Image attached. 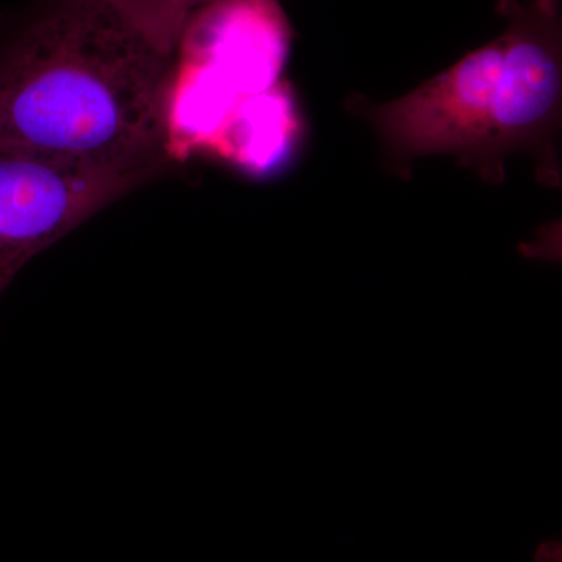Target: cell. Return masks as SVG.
Segmentation results:
<instances>
[{"mask_svg": "<svg viewBox=\"0 0 562 562\" xmlns=\"http://www.w3.org/2000/svg\"><path fill=\"white\" fill-rule=\"evenodd\" d=\"M147 179L0 140V295L40 251Z\"/></svg>", "mask_w": 562, "mask_h": 562, "instance_id": "cell-3", "label": "cell"}, {"mask_svg": "<svg viewBox=\"0 0 562 562\" xmlns=\"http://www.w3.org/2000/svg\"><path fill=\"white\" fill-rule=\"evenodd\" d=\"M508 27L482 49L401 99L372 124L395 161L454 155L492 181L506 155H542L543 181L560 176L553 138L562 92L560 0H502Z\"/></svg>", "mask_w": 562, "mask_h": 562, "instance_id": "cell-2", "label": "cell"}, {"mask_svg": "<svg viewBox=\"0 0 562 562\" xmlns=\"http://www.w3.org/2000/svg\"><path fill=\"white\" fill-rule=\"evenodd\" d=\"M166 54L177 55L188 22L221 0H110Z\"/></svg>", "mask_w": 562, "mask_h": 562, "instance_id": "cell-4", "label": "cell"}, {"mask_svg": "<svg viewBox=\"0 0 562 562\" xmlns=\"http://www.w3.org/2000/svg\"><path fill=\"white\" fill-rule=\"evenodd\" d=\"M176 57L110 0H60L0 49V140L151 177Z\"/></svg>", "mask_w": 562, "mask_h": 562, "instance_id": "cell-1", "label": "cell"}, {"mask_svg": "<svg viewBox=\"0 0 562 562\" xmlns=\"http://www.w3.org/2000/svg\"><path fill=\"white\" fill-rule=\"evenodd\" d=\"M535 560L536 562H561V543L542 542L536 550Z\"/></svg>", "mask_w": 562, "mask_h": 562, "instance_id": "cell-5", "label": "cell"}]
</instances>
